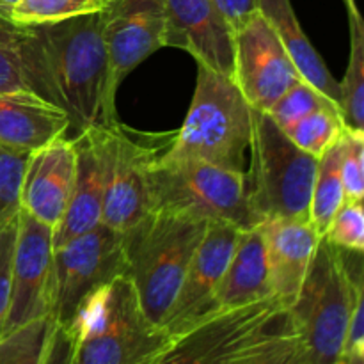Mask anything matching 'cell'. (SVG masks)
<instances>
[{"mask_svg": "<svg viewBox=\"0 0 364 364\" xmlns=\"http://www.w3.org/2000/svg\"><path fill=\"white\" fill-rule=\"evenodd\" d=\"M127 274L124 237L103 224L53 249L52 309L55 323L70 326L80 306L103 284Z\"/></svg>", "mask_w": 364, "mask_h": 364, "instance_id": "9", "label": "cell"}, {"mask_svg": "<svg viewBox=\"0 0 364 364\" xmlns=\"http://www.w3.org/2000/svg\"><path fill=\"white\" fill-rule=\"evenodd\" d=\"M52 316L32 320L0 336V364H41Z\"/></svg>", "mask_w": 364, "mask_h": 364, "instance_id": "25", "label": "cell"}, {"mask_svg": "<svg viewBox=\"0 0 364 364\" xmlns=\"http://www.w3.org/2000/svg\"><path fill=\"white\" fill-rule=\"evenodd\" d=\"M299 80L301 73L258 11L235 32L233 82L251 109L267 112Z\"/></svg>", "mask_w": 364, "mask_h": 364, "instance_id": "11", "label": "cell"}, {"mask_svg": "<svg viewBox=\"0 0 364 364\" xmlns=\"http://www.w3.org/2000/svg\"><path fill=\"white\" fill-rule=\"evenodd\" d=\"M114 127L100 124L73 137L77 176L66 212L53 230V249L102 224Z\"/></svg>", "mask_w": 364, "mask_h": 364, "instance_id": "15", "label": "cell"}, {"mask_svg": "<svg viewBox=\"0 0 364 364\" xmlns=\"http://www.w3.org/2000/svg\"><path fill=\"white\" fill-rule=\"evenodd\" d=\"M350 25V59L340 82V107L345 127L364 132V23L358 6L347 7Z\"/></svg>", "mask_w": 364, "mask_h": 364, "instance_id": "22", "label": "cell"}, {"mask_svg": "<svg viewBox=\"0 0 364 364\" xmlns=\"http://www.w3.org/2000/svg\"><path fill=\"white\" fill-rule=\"evenodd\" d=\"M208 223L171 212H149L123 233L127 274L149 322L162 329ZM164 331V329H162Z\"/></svg>", "mask_w": 364, "mask_h": 364, "instance_id": "4", "label": "cell"}, {"mask_svg": "<svg viewBox=\"0 0 364 364\" xmlns=\"http://www.w3.org/2000/svg\"><path fill=\"white\" fill-rule=\"evenodd\" d=\"M31 153L0 144V224L21 210V183Z\"/></svg>", "mask_w": 364, "mask_h": 364, "instance_id": "28", "label": "cell"}, {"mask_svg": "<svg viewBox=\"0 0 364 364\" xmlns=\"http://www.w3.org/2000/svg\"><path fill=\"white\" fill-rule=\"evenodd\" d=\"M20 50L27 89L66 112L73 137L109 127L102 13L21 27Z\"/></svg>", "mask_w": 364, "mask_h": 364, "instance_id": "1", "label": "cell"}, {"mask_svg": "<svg viewBox=\"0 0 364 364\" xmlns=\"http://www.w3.org/2000/svg\"><path fill=\"white\" fill-rule=\"evenodd\" d=\"M73 364H144L171 340L144 315L127 276L95 291L70 322Z\"/></svg>", "mask_w": 364, "mask_h": 364, "instance_id": "6", "label": "cell"}, {"mask_svg": "<svg viewBox=\"0 0 364 364\" xmlns=\"http://www.w3.org/2000/svg\"><path fill=\"white\" fill-rule=\"evenodd\" d=\"M53 230L20 210L13 256V279L2 334L50 316L52 309Z\"/></svg>", "mask_w": 364, "mask_h": 364, "instance_id": "12", "label": "cell"}, {"mask_svg": "<svg viewBox=\"0 0 364 364\" xmlns=\"http://www.w3.org/2000/svg\"><path fill=\"white\" fill-rule=\"evenodd\" d=\"M343 130V116L333 110H315L297 123L283 128L284 134L297 148L316 159H320L340 139Z\"/></svg>", "mask_w": 364, "mask_h": 364, "instance_id": "24", "label": "cell"}, {"mask_svg": "<svg viewBox=\"0 0 364 364\" xmlns=\"http://www.w3.org/2000/svg\"><path fill=\"white\" fill-rule=\"evenodd\" d=\"M341 183L345 199L363 201L364 198V132L345 127L340 135Z\"/></svg>", "mask_w": 364, "mask_h": 364, "instance_id": "30", "label": "cell"}, {"mask_svg": "<svg viewBox=\"0 0 364 364\" xmlns=\"http://www.w3.org/2000/svg\"><path fill=\"white\" fill-rule=\"evenodd\" d=\"M265 242L272 295L290 309L306 279L320 242L309 219H272L258 224Z\"/></svg>", "mask_w": 364, "mask_h": 364, "instance_id": "18", "label": "cell"}, {"mask_svg": "<svg viewBox=\"0 0 364 364\" xmlns=\"http://www.w3.org/2000/svg\"><path fill=\"white\" fill-rule=\"evenodd\" d=\"M338 364H364V355H350V358H343Z\"/></svg>", "mask_w": 364, "mask_h": 364, "instance_id": "37", "label": "cell"}, {"mask_svg": "<svg viewBox=\"0 0 364 364\" xmlns=\"http://www.w3.org/2000/svg\"><path fill=\"white\" fill-rule=\"evenodd\" d=\"M299 341L284 306L269 297L213 313L144 364H270Z\"/></svg>", "mask_w": 364, "mask_h": 364, "instance_id": "2", "label": "cell"}, {"mask_svg": "<svg viewBox=\"0 0 364 364\" xmlns=\"http://www.w3.org/2000/svg\"><path fill=\"white\" fill-rule=\"evenodd\" d=\"M71 121L64 110L32 91L0 95V144L36 151L57 139H68Z\"/></svg>", "mask_w": 364, "mask_h": 364, "instance_id": "19", "label": "cell"}, {"mask_svg": "<svg viewBox=\"0 0 364 364\" xmlns=\"http://www.w3.org/2000/svg\"><path fill=\"white\" fill-rule=\"evenodd\" d=\"M315 110H333V112H340L341 109L336 102L320 92L318 89L313 87L306 80H299L294 87L288 89L269 110L270 117L276 121L279 128H287L290 124L297 123L308 114L315 112ZM343 116V114H341Z\"/></svg>", "mask_w": 364, "mask_h": 364, "instance_id": "27", "label": "cell"}, {"mask_svg": "<svg viewBox=\"0 0 364 364\" xmlns=\"http://www.w3.org/2000/svg\"><path fill=\"white\" fill-rule=\"evenodd\" d=\"M75 347H77V341H75L73 331L68 326L53 323L41 364H73Z\"/></svg>", "mask_w": 364, "mask_h": 364, "instance_id": "33", "label": "cell"}, {"mask_svg": "<svg viewBox=\"0 0 364 364\" xmlns=\"http://www.w3.org/2000/svg\"><path fill=\"white\" fill-rule=\"evenodd\" d=\"M274 297L265 242L259 228L242 230L217 290L219 309H233Z\"/></svg>", "mask_w": 364, "mask_h": 364, "instance_id": "20", "label": "cell"}, {"mask_svg": "<svg viewBox=\"0 0 364 364\" xmlns=\"http://www.w3.org/2000/svg\"><path fill=\"white\" fill-rule=\"evenodd\" d=\"M352 269V251L320 238L288 318L301 336L313 364H338L343 359L348 322L364 295L361 258Z\"/></svg>", "mask_w": 364, "mask_h": 364, "instance_id": "3", "label": "cell"}, {"mask_svg": "<svg viewBox=\"0 0 364 364\" xmlns=\"http://www.w3.org/2000/svg\"><path fill=\"white\" fill-rule=\"evenodd\" d=\"M213 2L233 34L258 13V0H213Z\"/></svg>", "mask_w": 364, "mask_h": 364, "instance_id": "34", "label": "cell"}, {"mask_svg": "<svg viewBox=\"0 0 364 364\" xmlns=\"http://www.w3.org/2000/svg\"><path fill=\"white\" fill-rule=\"evenodd\" d=\"M109 0H20L11 21L20 27L57 23L84 14L102 13Z\"/></svg>", "mask_w": 364, "mask_h": 364, "instance_id": "26", "label": "cell"}, {"mask_svg": "<svg viewBox=\"0 0 364 364\" xmlns=\"http://www.w3.org/2000/svg\"><path fill=\"white\" fill-rule=\"evenodd\" d=\"M18 2H20V0H0V18L11 21V18H13V13H14V9H16Z\"/></svg>", "mask_w": 364, "mask_h": 364, "instance_id": "36", "label": "cell"}, {"mask_svg": "<svg viewBox=\"0 0 364 364\" xmlns=\"http://www.w3.org/2000/svg\"><path fill=\"white\" fill-rule=\"evenodd\" d=\"M249 205L259 224L272 219H309L318 159L302 151L263 110L251 109Z\"/></svg>", "mask_w": 364, "mask_h": 364, "instance_id": "8", "label": "cell"}, {"mask_svg": "<svg viewBox=\"0 0 364 364\" xmlns=\"http://www.w3.org/2000/svg\"><path fill=\"white\" fill-rule=\"evenodd\" d=\"M18 217L7 219L0 224V336H2L4 323L7 318V309H9L11 299V279H13V256L14 244H16L18 235Z\"/></svg>", "mask_w": 364, "mask_h": 364, "instance_id": "32", "label": "cell"}, {"mask_svg": "<svg viewBox=\"0 0 364 364\" xmlns=\"http://www.w3.org/2000/svg\"><path fill=\"white\" fill-rule=\"evenodd\" d=\"M151 212H171L251 230L259 224L249 205L244 171H230L196 160L156 156L149 167Z\"/></svg>", "mask_w": 364, "mask_h": 364, "instance_id": "7", "label": "cell"}, {"mask_svg": "<svg viewBox=\"0 0 364 364\" xmlns=\"http://www.w3.org/2000/svg\"><path fill=\"white\" fill-rule=\"evenodd\" d=\"M249 141L251 105L240 89L233 78L199 66L187 117L167 151L160 156L244 171Z\"/></svg>", "mask_w": 364, "mask_h": 364, "instance_id": "5", "label": "cell"}, {"mask_svg": "<svg viewBox=\"0 0 364 364\" xmlns=\"http://www.w3.org/2000/svg\"><path fill=\"white\" fill-rule=\"evenodd\" d=\"M75 176L73 139H57L32 151L21 183V210L55 230L70 203Z\"/></svg>", "mask_w": 364, "mask_h": 364, "instance_id": "17", "label": "cell"}, {"mask_svg": "<svg viewBox=\"0 0 364 364\" xmlns=\"http://www.w3.org/2000/svg\"><path fill=\"white\" fill-rule=\"evenodd\" d=\"M166 46L233 78L235 34L213 0H166Z\"/></svg>", "mask_w": 364, "mask_h": 364, "instance_id": "16", "label": "cell"}, {"mask_svg": "<svg viewBox=\"0 0 364 364\" xmlns=\"http://www.w3.org/2000/svg\"><path fill=\"white\" fill-rule=\"evenodd\" d=\"M156 149L128 137L117 123L112 128L109 180L103 198L102 224L127 233L149 212V167Z\"/></svg>", "mask_w": 364, "mask_h": 364, "instance_id": "14", "label": "cell"}, {"mask_svg": "<svg viewBox=\"0 0 364 364\" xmlns=\"http://www.w3.org/2000/svg\"><path fill=\"white\" fill-rule=\"evenodd\" d=\"M341 146L340 139L318 159L315 183H313L311 203H309V220L313 223L320 237L329 228L331 219L345 199L341 183Z\"/></svg>", "mask_w": 364, "mask_h": 364, "instance_id": "23", "label": "cell"}, {"mask_svg": "<svg viewBox=\"0 0 364 364\" xmlns=\"http://www.w3.org/2000/svg\"><path fill=\"white\" fill-rule=\"evenodd\" d=\"M102 36L107 53V123L114 127L119 85L166 46V0H109L102 11Z\"/></svg>", "mask_w": 364, "mask_h": 364, "instance_id": "10", "label": "cell"}, {"mask_svg": "<svg viewBox=\"0 0 364 364\" xmlns=\"http://www.w3.org/2000/svg\"><path fill=\"white\" fill-rule=\"evenodd\" d=\"M323 238L343 251L364 252V210L363 201L343 199L331 219Z\"/></svg>", "mask_w": 364, "mask_h": 364, "instance_id": "29", "label": "cell"}, {"mask_svg": "<svg viewBox=\"0 0 364 364\" xmlns=\"http://www.w3.org/2000/svg\"><path fill=\"white\" fill-rule=\"evenodd\" d=\"M21 27L0 18V95L28 91L23 80L20 50Z\"/></svg>", "mask_w": 364, "mask_h": 364, "instance_id": "31", "label": "cell"}, {"mask_svg": "<svg viewBox=\"0 0 364 364\" xmlns=\"http://www.w3.org/2000/svg\"><path fill=\"white\" fill-rule=\"evenodd\" d=\"M240 231L230 224H208L181 281L169 315L164 320L162 329L167 336H178L213 313L220 311L217 306V290Z\"/></svg>", "mask_w": 364, "mask_h": 364, "instance_id": "13", "label": "cell"}, {"mask_svg": "<svg viewBox=\"0 0 364 364\" xmlns=\"http://www.w3.org/2000/svg\"><path fill=\"white\" fill-rule=\"evenodd\" d=\"M258 11L274 28L290 60L301 73L302 80L340 105V82H336V78L331 75L322 55L304 34L290 0H258Z\"/></svg>", "mask_w": 364, "mask_h": 364, "instance_id": "21", "label": "cell"}, {"mask_svg": "<svg viewBox=\"0 0 364 364\" xmlns=\"http://www.w3.org/2000/svg\"><path fill=\"white\" fill-rule=\"evenodd\" d=\"M343 2H345V6H347V7L355 6V0H343Z\"/></svg>", "mask_w": 364, "mask_h": 364, "instance_id": "38", "label": "cell"}, {"mask_svg": "<svg viewBox=\"0 0 364 364\" xmlns=\"http://www.w3.org/2000/svg\"><path fill=\"white\" fill-rule=\"evenodd\" d=\"M270 364H313V363L311 359H309V354L308 350H306L304 343L299 341L295 347H291L290 350L284 352L283 355H279L276 361H272Z\"/></svg>", "mask_w": 364, "mask_h": 364, "instance_id": "35", "label": "cell"}]
</instances>
